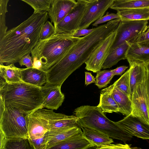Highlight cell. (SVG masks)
Segmentation results:
<instances>
[{
	"mask_svg": "<svg viewBox=\"0 0 149 149\" xmlns=\"http://www.w3.org/2000/svg\"><path fill=\"white\" fill-rule=\"evenodd\" d=\"M120 21V18L110 21L81 37L63 58L45 72L46 83L61 86L69 76L88 59L104 40L116 30Z\"/></svg>",
	"mask_w": 149,
	"mask_h": 149,
	"instance_id": "6da1fadb",
	"label": "cell"
},
{
	"mask_svg": "<svg viewBox=\"0 0 149 149\" xmlns=\"http://www.w3.org/2000/svg\"><path fill=\"white\" fill-rule=\"evenodd\" d=\"M55 28L51 22L47 21L43 24L40 34V39L43 40L47 39L55 33Z\"/></svg>",
	"mask_w": 149,
	"mask_h": 149,
	"instance_id": "d6a6232c",
	"label": "cell"
},
{
	"mask_svg": "<svg viewBox=\"0 0 149 149\" xmlns=\"http://www.w3.org/2000/svg\"><path fill=\"white\" fill-rule=\"evenodd\" d=\"M9 0H0V39L7 31L6 25V14L8 12L7 6Z\"/></svg>",
	"mask_w": 149,
	"mask_h": 149,
	"instance_id": "1f68e13d",
	"label": "cell"
},
{
	"mask_svg": "<svg viewBox=\"0 0 149 149\" xmlns=\"http://www.w3.org/2000/svg\"><path fill=\"white\" fill-rule=\"evenodd\" d=\"M121 21L149 20V8L117 11Z\"/></svg>",
	"mask_w": 149,
	"mask_h": 149,
	"instance_id": "83f0119b",
	"label": "cell"
},
{
	"mask_svg": "<svg viewBox=\"0 0 149 149\" xmlns=\"http://www.w3.org/2000/svg\"><path fill=\"white\" fill-rule=\"evenodd\" d=\"M148 8L149 0H115L110 8L118 11Z\"/></svg>",
	"mask_w": 149,
	"mask_h": 149,
	"instance_id": "4316f807",
	"label": "cell"
},
{
	"mask_svg": "<svg viewBox=\"0 0 149 149\" xmlns=\"http://www.w3.org/2000/svg\"><path fill=\"white\" fill-rule=\"evenodd\" d=\"M113 75L112 70H100L97 72V74L95 77L96 81L100 79L107 78Z\"/></svg>",
	"mask_w": 149,
	"mask_h": 149,
	"instance_id": "8d00e7d4",
	"label": "cell"
},
{
	"mask_svg": "<svg viewBox=\"0 0 149 149\" xmlns=\"http://www.w3.org/2000/svg\"><path fill=\"white\" fill-rule=\"evenodd\" d=\"M31 6L34 10L33 13L48 12L53 0H21Z\"/></svg>",
	"mask_w": 149,
	"mask_h": 149,
	"instance_id": "f546056e",
	"label": "cell"
},
{
	"mask_svg": "<svg viewBox=\"0 0 149 149\" xmlns=\"http://www.w3.org/2000/svg\"><path fill=\"white\" fill-rule=\"evenodd\" d=\"M61 87L47 83L41 87L43 108L57 110L61 105L65 97L61 92Z\"/></svg>",
	"mask_w": 149,
	"mask_h": 149,
	"instance_id": "5bb4252c",
	"label": "cell"
},
{
	"mask_svg": "<svg viewBox=\"0 0 149 149\" xmlns=\"http://www.w3.org/2000/svg\"><path fill=\"white\" fill-rule=\"evenodd\" d=\"M81 128L84 136L97 149L113 142L112 138L99 131L90 128Z\"/></svg>",
	"mask_w": 149,
	"mask_h": 149,
	"instance_id": "44dd1931",
	"label": "cell"
},
{
	"mask_svg": "<svg viewBox=\"0 0 149 149\" xmlns=\"http://www.w3.org/2000/svg\"><path fill=\"white\" fill-rule=\"evenodd\" d=\"M130 67L149 63V41L131 44L126 55Z\"/></svg>",
	"mask_w": 149,
	"mask_h": 149,
	"instance_id": "9a60e30c",
	"label": "cell"
},
{
	"mask_svg": "<svg viewBox=\"0 0 149 149\" xmlns=\"http://www.w3.org/2000/svg\"><path fill=\"white\" fill-rule=\"evenodd\" d=\"M18 62L21 66L25 65L26 68L33 67V58L30 56V54L23 56Z\"/></svg>",
	"mask_w": 149,
	"mask_h": 149,
	"instance_id": "d590c367",
	"label": "cell"
},
{
	"mask_svg": "<svg viewBox=\"0 0 149 149\" xmlns=\"http://www.w3.org/2000/svg\"><path fill=\"white\" fill-rule=\"evenodd\" d=\"M116 34V30L107 37L92 53L85 63L87 70L97 73L102 69L103 64L110 52Z\"/></svg>",
	"mask_w": 149,
	"mask_h": 149,
	"instance_id": "9c48e42d",
	"label": "cell"
},
{
	"mask_svg": "<svg viewBox=\"0 0 149 149\" xmlns=\"http://www.w3.org/2000/svg\"><path fill=\"white\" fill-rule=\"evenodd\" d=\"M97 106L104 113L119 112L118 106L111 93L110 86L101 91L100 102Z\"/></svg>",
	"mask_w": 149,
	"mask_h": 149,
	"instance_id": "7402d4cb",
	"label": "cell"
},
{
	"mask_svg": "<svg viewBox=\"0 0 149 149\" xmlns=\"http://www.w3.org/2000/svg\"><path fill=\"white\" fill-rule=\"evenodd\" d=\"M48 17L47 11L33 13L7 31L0 39V63L15 64L23 56L31 53L40 39L42 27Z\"/></svg>",
	"mask_w": 149,
	"mask_h": 149,
	"instance_id": "7a4b0ae2",
	"label": "cell"
},
{
	"mask_svg": "<svg viewBox=\"0 0 149 149\" xmlns=\"http://www.w3.org/2000/svg\"><path fill=\"white\" fill-rule=\"evenodd\" d=\"M0 96L5 107H12L27 114L43 108L41 87L23 81L8 83L0 80Z\"/></svg>",
	"mask_w": 149,
	"mask_h": 149,
	"instance_id": "277c9868",
	"label": "cell"
},
{
	"mask_svg": "<svg viewBox=\"0 0 149 149\" xmlns=\"http://www.w3.org/2000/svg\"><path fill=\"white\" fill-rule=\"evenodd\" d=\"M131 44L129 42H126L110 50L103 64L102 69L110 68L120 61L126 59L127 52Z\"/></svg>",
	"mask_w": 149,
	"mask_h": 149,
	"instance_id": "603a6c76",
	"label": "cell"
},
{
	"mask_svg": "<svg viewBox=\"0 0 149 149\" xmlns=\"http://www.w3.org/2000/svg\"><path fill=\"white\" fill-rule=\"evenodd\" d=\"M129 97L131 100L135 87L145 78L146 69L145 64H135L130 67Z\"/></svg>",
	"mask_w": 149,
	"mask_h": 149,
	"instance_id": "d4e9b609",
	"label": "cell"
},
{
	"mask_svg": "<svg viewBox=\"0 0 149 149\" xmlns=\"http://www.w3.org/2000/svg\"><path fill=\"white\" fill-rule=\"evenodd\" d=\"M76 0H53L49 11L48 17L55 27L76 6Z\"/></svg>",
	"mask_w": 149,
	"mask_h": 149,
	"instance_id": "2e32d148",
	"label": "cell"
},
{
	"mask_svg": "<svg viewBox=\"0 0 149 149\" xmlns=\"http://www.w3.org/2000/svg\"><path fill=\"white\" fill-rule=\"evenodd\" d=\"M120 18L119 15L117 13H109L107 12L106 14L100 19L96 20L93 24L92 25L95 26H97V25L107 21H109L113 19Z\"/></svg>",
	"mask_w": 149,
	"mask_h": 149,
	"instance_id": "e575fe53",
	"label": "cell"
},
{
	"mask_svg": "<svg viewBox=\"0 0 149 149\" xmlns=\"http://www.w3.org/2000/svg\"><path fill=\"white\" fill-rule=\"evenodd\" d=\"M149 41V25L146 31L135 39L132 43Z\"/></svg>",
	"mask_w": 149,
	"mask_h": 149,
	"instance_id": "f35d334b",
	"label": "cell"
},
{
	"mask_svg": "<svg viewBox=\"0 0 149 149\" xmlns=\"http://www.w3.org/2000/svg\"><path fill=\"white\" fill-rule=\"evenodd\" d=\"M85 84L86 86L96 81L95 78L93 76L91 73L88 72H85Z\"/></svg>",
	"mask_w": 149,
	"mask_h": 149,
	"instance_id": "b9f144b4",
	"label": "cell"
},
{
	"mask_svg": "<svg viewBox=\"0 0 149 149\" xmlns=\"http://www.w3.org/2000/svg\"><path fill=\"white\" fill-rule=\"evenodd\" d=\"M128 67L126 66H121L112 70L113 75H121Z\"/></svg>",
	"mask_w": 149,
	"mask_h": 149,
	"instance_id": "7bdbcfd3",
	"label": "cell"
},
{
	"mask_svg": "<svg viewBox=\"0 0 149 149\" xmlns=\"http://www.w3.org/2000/svg\"><path fill=\"white\" fill-rule=\"evenodd\" d=\"M33 149L28 138H6L3 149Z\"/></svg>",
	"mask_w": 149,
	"mask_h": 149,
	"instance_id": "f1b7e54d",
	"label": "cell"
},
{
	"mask_svg": "<svg viewBox=\"0 0 149 149\" xmlns=\"http://www.w3.org/2000/svg\"><path fill=\"white\" fill-rule=\"evenodd\" d=\"M22 69L16 67L14 64L5 65L0 63V79L8 83L22 82L21 78Z\"/></svg>",
	"mask_w": 149,
	"mask_h": 149,
	"instance_id": "484cf974",
	"label": "cell"
},
{
	"mask_svg": "<svg viewBox=\"0 0 149 149\" xmlns=\"http://www.w3.org/2000/svg\"><path fill=\"white\" fill-rule=\"evenodd\" d=\"M46 133L40 138L32 139H28L33 149H46Z\"/></svg>",
	"mask_w": 149,
	"mask_h": 149,
	"instance_id": "836d02e7",
	"label": "cell"
},
{
	"mask_svg": "<svg viewBox=\"0 0 149 149\" xmlns=\"http://www.w3.org/2000/svg\"><path fill=\"white\" fill-rule=\"evenodd\" d=\"M29 115L10 106L0 116V130L6 138H28Z\"/></svg>",
	"mask_w": 149,
	"mask_h": 149,
	"instance_id": "8992f818",
	"label": "cell"
},
{
	"mask_svg": "<svg viewBox=\"0 0 149 149\" xmlns=\"http://www.w3.org/2000/svg\"><path fill=\"white\" fill-rule=\"evenodd\" d=\"M79 126L48 131L46 133V149H49L57 143L82 132Z\"/></svg>",
	"mask_w": 149,
	"mask_h": 149,
	"instance_id": "d6986e66",
	"label": "cell"
},
{
	"mask_svg": "<svg viewBox=\"0 0 149 149\" xmlns=\"http://www.w3.org/2000/svg\"><path fill=\"white\" fill-rule=\"evenodd\" d=\"M111 93L119 109V112L126 116L130 114L133 108L131 100L129 96L115 87L113 84L110 86Z\"/></svg>",
	"mask_w": 149,
	"mask_h": 149,
	"instance_id": "cb8c5ba5",
	"label": "cell"
},
{
	"mask_svg": "<svg viewBox=\"0 0 149 149\" xmlns=\"http://www.w3.org/2000/svg\"><path fill=\"white\" fill-rule=\"evenodd\" d=\"M94 147L83 135V132L57 143L50 149H86Z\"/></svg>",
	"mask_w": 149,
	"mask_h": 149,
	"instance_id": "ac0fdd59",
	"label": "cell"
},
{
	"mask_svg": "<svg viewBox=\"0 0 149 149\" xmlns=\"http://www.w3.org/2000/svg\"><path fill=\"white\" fill-rule=\"evenodd\" d=\"M148 21H120L116 29V38L110 50L126 42L131 44L135 39L146 31Z\"/></svg>",
	"mask_w": 149,
	"mask_h": 149,
	"instance_id": "52a82bcc",
	"label": "cell"
},
{
	"mask_svg": "<svg viewBox=\"0 0 149 149\" xmlns=\"http://www.w3.org/2000/svg\"><path fill=\"white\" fill-rule=\"evenodd\" d=\"M28 138H40L49 130L47 109L40 108L29 115Z\"/></svg>",
	"mask_w": 149,
	"mask_h": 149,
	"instance_id": "7c38bea8",
	"label": "cell"
},
{
	"mask_svg": "<svg viewBox=\"0 0 149 149\" xmlns=\"http://www.w3.org/2000/svg\"><path fill=\"white\" fill-rule=\"evenodd\" d=\"M77 1H80L86 3H89L95 0H76Z\"/></svg>",
	"mask_w": 149,
	"mask_h": 149,
	"instance_id": "bcb514c9",
	"label": "cell"
},
{
	"mask_svg": "<svg viewBox=\"0 0 149 149\" xmlns=\"http://www.w3.org/2000/svg\"><path fill=\"white\" fill-rule=\"evenodd\" d=\"M115 0H95L87 3L79 29H87L92 23L104 16Z\"/></svg>",
	"mask_w": 149,
	"mask_h": 149,
	"instance_id": "8fae6325",
	"label": "cell"
},
{
	"mask_svg": "<svg viewBox=\"0 0 149 149\" xmlns=\"http://www.w3.org/2000/svg\"><path fill=\"white\" fill-rule=\"evenodd\" d=\"M131 101L133 109L131 114L149 125V92L146 77L135 87Z\"/></svg>",
	"mask_w": 149,
	"mask_h": 149,
	"instance_id": "ba28073f",
	"label": "cell"
},
{
	"mask_svg": "<svg viewBox=\"0 0 149 149\" xmlns=\"http://www.w3.org/2000/svg\"><path fill=\"white\" fill-rule=\"evenodd\" d=\"M21 78L23 82L39 87L46 82L45 72L33 67L22 68Z\"/></svg>",
	"mask_w": 149,
	"mask_h": 149,
	"instance_id": "ffe728a7",
	"label": "cell"
},
{
	"mask_svg": "<svg viewBox=\"0 0 149 149\" xmlns=\"http://www.w3.org/2000/svg\"><path fill=\"white\" fill-rule=\"evenodd\" d=\"M95 28L89 29H78L76 31L73 36L79 38L81 36H87Z\"/></svg>",
	"mask_w": 149,
	"mask_h": 149,
	"instance_id": "60d3db41",
	"label": "cell"
},
{
	"mask_svg": "<svg viewBox=\"0 0 149 149\" xmlns=\"http://www.w3.org/2000/svg\"><path fill=\"white\" fill-rule=\"evenodd\" d=\"M133 148L131 147L130 145L127 144H123L118 143L113 144L111 143L107 145L100 147L97 149H129Z\"/></svg>",
	"mask_w": 149,
	"mask_h": 149,
	"instance_id": "74e56055",
	"label": "cell"
},
{
	"mask_svg": "<svg viewBox=\"0 0 149 149\" xmlns=\"http://www.w3.org/2000/svg\"><path fill=\"white\" fill-rule=\"evenodd\" d=\"M74 113L78 118L77 123L81 128L95 129L125 143L133 137L116 122L108 119L97 106H82L75 109Z\"/></svg>",
	"mask_w": 149,
	"mask_h": 149,
	"instance_id": "5b68a950",
	"label": "cell"
},
{
	"mask_svg": "<svg viewBox=\"0 0 149 149\" xmlns=\"http://www.w3.org/2000/svg\"><path fill=\"white\" fill-rule=\"evenodd\" d=\"M114 76L112 75L96 81L95 83V85L100 89L106 87L110 83Z\"/></svg>",
	"mask_w": 149,
	"mask_h": 149,
	"instance_id": "ab89813d",
	"label": "cell"
},
{
	"mask_svg": "<svg viewBox=\"0 0 149 149\" xmlns=\"http://www.w3.org/2000/svg\"><path fill=\"white\" fill-rule=\"evenodd\" d=\"M47 111L48 115V131L79 127L77 123L78 118L75 115L68 116L56 113L52 110H47Z\"/></svg>",
	"mask_w": 149,
	"mask_h": 149,
	"instance_id": "e0dca14e",
	"label": "cell"
},
{
	"mask_svg": "<svg viewBox=\"0 0 149 149\" xmlns=\"http://www.w3.org/2000/svg\"><path fill=\"white\" fill-rule=\"evenodd\" d=\"M116 123L132 136L143 139H149V125L144 123L131 114Z\"/></svg>",
	"mask_w": 149,
	"mask_h": 149,
	"instance_id": "4fadbf2b",
	"label": "cell"
},
{
	"mask_svg": "<svg viewBox=\"0 0 149 149\" xmlns=\"http://www.w3.org/2000/svg\"><path fill=\"white\" fill-rule=\"evenodd\" d=\"M145 65L146 69V80L148 88L149 96V63Z\"/></svg>",
	"mask_w": 149,
	"mask_h": 149,
	"instance_id": "ee69618b",
	"label": "cell"
},
{
	"mask_svg": "<svg viewBox=\"0 0 149 149\" xmlns=\"http://www.w3.org/2000/svg\"><path fill=\"white\" fill-rule=\"evenodd\" d=\"M80 38L55 32L47 39L40 40L31 52L33 67L46 72L63 58Z\"/></svg>",
	"mask_w": 149,
	"mask_h": 149,
	"instance_id": "3957f363",
	"label": "cell"
},
{
	"mask_svg": "<svg viewBox=\"0 0 149 149\" xmlns=\"http://www.w3.org/2000/svg\"><path fill=\"white\" fill-rule=\"evenodd\" d=\"M87 3L77 1L76 6L55 27V32L72 36L79 29Z\"/></svg>",
	"mask_w": 149,
	"mask_h": 149,
	"instance_id": "30bf717a",
	"label": "cell"
},
{
	"mask_svg": "<svg viewBox=\"0 0 149 149\" xmlns=\"http://www.w3.org/2000/svg\"><path fill=\"white\" fill-rule=\"evenodd\" d=\"M130 69L128 70L113 84L115 87L129 96Z\"/></svg>",
	"mask_w": 149,
	"mask_h": 149,
	"instance_id": "4dcf8cb0",
	"label": "cell"
},
{
	"mask_svg": "<svg viewBox=\"0 0 149 149\" xmlns=\"http://www.w3.org/2000/svg\"><path fill=\"white\" fill-rule=\"evenodd\" d=\"M0 149H3L6 138L2 132L0 130Z\"/></svg>",
	"mask_w": 149,
	"mask_h": 149,
	"instance_id": "f6af8a7d",
	"label": "cell"
}]
</instances>
